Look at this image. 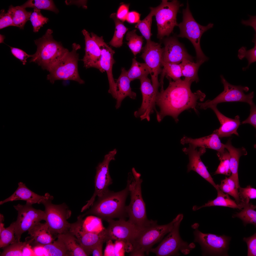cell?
Wrapping results in <instances>:
<instances>
[{"label": "cell", "instance_id": "c3c4849f", "mask_svg": "<svg viewBox=\"0 0 256 256\" xmlns=\"http://www.w3.org/2000/svg\"><path fill=\"white\" fill-rule=\"evenodd\" d=\"M243 240L247 243V246L248 256H256V234L252 236L243 238Z\"/></svg>", "mask_w": 256, "mask_h": 256}, {"label": "cell", "instance_id": "f6af8a7d", "mask_svg": "<svg viewBox=\"0 0 256 256\" xmlns=\"http://www.w3.org/2000/svg\"><path fill=\"white\" fill-rule=\"evenodd\" d=\"M29 20L33 26V31L36 32H38L44 24L47 23L49 19L42 14L40 9H34L30 15Z\"/></svg>", "mask_w": 256, "mask_h": 256}, {"label": "cell", "instance_id": "9f6ffc18", "mask_svg": "<svg viewBox=\"0 0 256 256\" xmlns=\"http://www.w3.org/2000/svg\"><path fill=\"white\" fill-rule=\"evenodd\" d=\"M111 240L107 242V245L105 251V256H115L114 253V244H113Z\"/></svg>", "mask_w": 256, "mask_h": 256}, {"label": "cell", "instance_id": "e575fe53", "mask_svg": "<svg viewBox=\"0 0 256 256\" xmlns=\"http://www.w3.org/2000/svg\"><path fill=\"white\" fill-rule=\"evenodd\" d=\"M110 17L112 18L114 21L115 28L113 36L109 43L113 47H119L123 45L124 36L128 29L124 26L123 22L118 18L116 13L112 14Z\"/></svg>", "mask_w": 256, "mask_h": 256}, {"label": "cell", "instance_id": "f907efd6", "mask_svg": "<svg viewBox=\"0 0 256 256\" xmlns=\"http://www.w3.org/2000/svg\"><path fill=\"white\" fill-rule=\"evenodd\" d=\"M11 26H13V21L11 17L4 10H1L0 14V29Z\"/></svg>", "mask_w": 256, "mask_h": 256}, {"label": "cell", "instance_id": "5b68a950", "mask_svg": "<svg viewBox=\"0 0 256 256\" xmlns=\"http://www.w3.org/2000/svg\"><path fill=\"white\" fill-rule=\"evenodd\" d=\"M72 46V50L67 52L49 71V73L47 76V79L52 84L55 81L60 80H72L80 84L84 83L78 71L79 54L77 51L80 49L81 46L74 43Z\"/></svg>", "mask_w": 256, "mask_h": 256}, {"label": "cell", "instance_id": "e0dca14e", "mask_svg": "<svg viewBox=\"0 0 256 256\" xmlns=\"http://www.w3.org/2000/svg\"><path fill=\"white\" fill-rule=\"evenodd\" d=\"M195 242L199 243L205 252L215 255H227L229 237L203 233L195 229L194 232Z\"/></svg>", "mask_w": 256, "mask_h": 256}, {"label": "cell", "instance_id": "d6986e66", "mask_svg": "<svg viewBox=\"0 0 256 256\" xmlns=\"http://www.w3.org/2000/svg\"><path fill=\"white\" fill-rule=\"evenodd\" d=\"M91 35L97 42L101 50L100 64L101 72L105 71L107 74L109 86L108 92L115 99L116 84L112 73L113 66L115 62L113 57L115 52L104 41L102 36L98 37L93 32Z\"/></svg>", "mask_w": 256, "mask_h": 256}, {"label": "cell", "instance_id": "7dc6e473", "mask_svg": "<svg viewBox=\"0 0 256 256\" xmlns=\"http://www.w3.org/2000/svg\"><path fill=\"white\" fill-rule=\"evenodd\" d=\"M219 158L220 162L214 174H221L230 176L231 173L230 169L229 153L225 150L224 153Z\"/></svg>", "mask_w": 256, "mask_h": 256}, {"label": "cell", "instance_id": "74e56055", "mask_svg": "<svg viewBox=\"0 0 256 256\" xmlns=\"http://www.w3.org/2000/svg\"><path fill=\"white\" fill-rule=\"evenodd\" d=\"M41 247L43 256H69L64 243L58 238L51 243L41 246Z\"/></svg>", "mask_w": 256, "mask_h": 256}, {"label": "cell", "instance_id": "8fae6325", "mask_svg": "<svg viewBox=\"0 0 256 256\" xmlns=\"http://www.w3.org/2000/svg\"><path fill=\"white\" fill-rule=\"evenodd\" d=\"M108 225L106 229L109 240L123 242L126 251L130 253L132 251L133 245L136 238L145 228L139 227L125 219H113L107 221Z\"/></svg>", "mask_w": 256, "mask_h": 256}, {"label": "cell", "instance_id": "52a82bcc", "mask_svg": "<svg viewBox=\"0 0 256 256\" xmlns=\"http://www.w3.org/2000/svg\"><path fill=\"white\" fill-rule=\"evenodd\" d=\"M183 21L178 24L180 33L177 36L188 39L194 47L197 61H202L205 62L208 60V58L205 55L201 47V38L205 32L213 27L214 24L210 23L204 26L198 23L193 17L190 10L188 1H187L186 8L183 10Z\"/></svg>", "mask_w": 256, "mask_h": 256}, {"label": "cell", "instance_id": "11a10c76", "mask_svg": "<svg viewBox=\"0 0 256 256\" xmlns=\"http://www.w3.org/2000/svg\"><path fill=\"white\" fill-rule=\"evenodd\" d=\"M104 242L101 241L99 242L93 247L91 252V254L93 256H103L102 253V246Z\"/></svg>", "mask_w": 256, "mask_h": 256}, {"label": "cell", "instance_id": "7a4b0ae2", "mask_svg": "<svg viewBox=\"0 0 256 256\" xmlns=\"http://www.w3.org/2000/svg\"><path fill=\"white\" fill-rule=\"evenodd\" d=\"M129 192L127 183L125 188L120 191L115 192L108 190L98 197L90 209L80 215L83 218L86 215H93L106 221L116 218L125 219L128 217L125 202Z\"/></svg>", "mask_w": 256, "mask_h": 256}, {"label": "cell", "instance_id": "8992f818", "mask_svg": "<svg viewBox=\"0 0 256 256\" xmlns=\"http://www.w3.org/2000/svg\"><path fill=\"white\" fill-rule=\"evenodd\" d=\"M41 204L45 208L46 223L49 230L53 235H57L69 231L71 223L68 219L70 217L71 212L64 203L56 205L52 203L53 197L46 193Z\"/></svg>", "mask_w": 256, "mask_h": 256}, {"label": "cell", "instance_id": "44dd1931", "mask_svg": "<svg viewBox=\"0 0 256 256\" xmlns=\"http://www.w3.org/2000/svg\"><path fill=\"white\" fill-rule=\"evenodd\" d=\"M164 44L162 61L176 64H179L185 59L192 61V57L176 38H167L165 40Z\"/></svg>", "mask_w": 256, "mask_h": 256}, {"label": "cell", "instance_id": "7402d4cb", "mask_svg": "<svg viewBox=\"0 0 256 256\" xmlns=\"http://www.w3.org/2000/svg\"><path fill=\"white\" fill-rule=\"evenodd\" d=\"M82 32L84 37L85 54L82 59L84 67L86 69L93 68L101 72L100 62L101 51L96 41L87 31L83 29Z\"/></svg>", "mask_w": 256, "mask_h": 256}, {"label": "cell", "instance_id": "bcb514c9", "mask_svg": "<svg viewBox=\"0 0 256 256\" xmlns=\"http://www.w3.org/2000/svg\"><path fill=\"white\" fill-rule=\"evenodd\" d=\"M238 189L240 200L239 206L242 209V205L249 203L250 199H256V189L250 185L245 188L240 187Z\"/></svg>", "mask_w": 256, "mask_h": 256}, {"label": "cell", "instance_id": "5bb4252c", "mask_svg": "<svg viewBox=\"0 0 256 256\" xmlns=\"http://www.w3.org/2000/svg\"><path fill=\"white\" fill-rule=\"evenodd\" d=\"M117 153V150L115 148L109 151L105 155L102 161L99 163L96 167L95 191L90 199L82 208V211L92 205L96 196L101 197L109 190L108 187L112 183L109 172V165L111 161L115 160Z\"/></svg>", "mask_w": 256, "mask_h": 256}, {"label": "cell", "instance_id": "ffe728a7", "mask_svg": "<svg viewBox=\"0 0 256 256\" xmlns=\"http://www.w3.org/2000/svg\"><path fill=\"white\" fill-rule=\"evenodd\" d=\"M187 147L183 148L182 150L188 155L189 162L187 166V172L193 170L208 182L216 189L218 187L208 172L206 167L201 159V156L206 152V148L197 147L189 144Z\"/></svg>", "mask_w": 256, "mask_h": 256}, {"label": "cell", "instance_id": "836d02e7", "mask_svg": "<svg viewBox=\"0 0 256 256\" xmlns=\"http://www.w3.org/2000/svg\"><path fill=\"white\" fill-rule=\"evenodd\" d=\"M162 69L161 81L160 82L161 89L163 88V79L164 76L169 79H172L174 81L181 79L182 76L181 68L179 64L167 63L162 61Z\"/></svg>", "mask_w": 256, "mask_h": 256}, {"label": "cell", "instance_id": "ba28073f", "mask_svg": "<svg viewBox=\"0 0 256 256\" xmlns=\"http://www.w3.org/2000/svg\"><path fill=\"white\" fill-rule=\"evenodd\" d=\"M177 0L170 2L162 0L160 5L154 7L157 27V37L161 39L165 36H168L172 32L174 27L178 26L177 14L179 8L183 6Z\"/></svg>", "mask_w": 256, "mask_h": 256}, {"label": "cell", "instance_id": "603a6c76", "mask_svg": "<svg viewBox=\"0 0 256 256\" xmlns=\"http://www.w3.org/2000/svg\"><path fill=\"white\" fill-rule=\"evenodd\" d=\"M218 135L213 132L208 136L199 138L193 139L184 136L180 140L183 145L191 144L196 147L208 148L216 151L218 157H220L225 152V150L224 144L222 143Z\"/></svg>", "mask_w": 256, "mask_h": 256}, {"label": "cell", "instance_id": "7c38bea8", "mask_svg": "<svg viewBox=\"0 0 256 256\" xmlns=\"http://www.w3.org/2000/svg\"><path fill=\"white\" fill-rule=\"evenodd\" d=\"M220 78L224 87V91L212 100L198 103V106L200 108L205 110L224 102H241L247 103L249 105L254 103V92L247 94H245V92L249 90L248 87L232 85L226 80L223 75L220 76Z\"/></svg>", "mask_w": 256, "mask_h": 256}, {"label": "cell", "instance_id": "db71d44e", "mask_svg": "<svg viewBox=\"0 0 256 256\" xmlns=\"http://www.w3.org/2000/svg\"><path fill=\"white\" fill-rule=\"evenodd\" d=\"M141 15L140 14L135 11L129 12L126 20L130 23H137L140 20Z\"/></svg>", "mask_w": 256, "mask_h": 256}, {"label": "cell", "instance_id": "83f0119b", "mask_svg": "<svg viewBox=\"0 0 256 256\" xmlns=\"http://www.w3.org/2000/svg\"><path fill=\"white\" fill-rule=\"evenodd\" d=\"M224 146L230 155L229 166L231 173L230 176L233 178L237 187L238 188L240 187L238 174L239 159L242 156L247 155V151L243 147L237 148L234 147L230 140H228L225 144H224Z\"/></svg>", "mask_w": 256, "mask_h": 256}, {"label": "cell", "instance_id": "ab89813d", "mask_svg": "<svg viewBox=\"0 0 256 256\" xmlns=\"http://www.w3.org/2000/svg\"><path fill=\"white\" fill-rule=\"evenodd\" d=\"M135 29L128 32L126 34V39L130 49L135 56L142 50L143 39L142 36L138 35Z\"/></svg>", "mask_w": 256, "mask_h": 256}, {"label": "cell", "instance_id": "484cf974", "mask_svg": "<svg viewBox=\"0 0 256 256\" xmlns=\"http://www.w3.org/2000/svg\"><path fill=\"white\" fill-rule=\"evenodd\" d=\"M45 195L41 196L32 191L27 187L25 184L20 182L18 187L13 194L8 198L0 201V205L10 201L21 200L31 205L41 204Z\"/></svg>", "mask_w": 256, "mask_h": 256}, {"label": "cell", "instance_id": "f5cc1de1", "mask_svg": "<svg viewBox=\"0 0 256 256\" xmlns=\"http://www.w3.org/2000/svg\"><path fill=\"white\" fill-rule=\"evenodd\" d=\"M129 4H123L119 8L116 14L118 18L123 22L126 20L127 15L129 12Z\"/></svg>", "mask_w": 256, "mask_h": 256}, {"label": "cell", "instance_id": "f35d334b", "mask_svg": "<svg viewBox=\"0 0 256 256\" xmlns=\"http://www.w3.org/2000/svg\"><path fill=\"white\" fill-rule=\"evenodd\" d=\"M217 185L222 192L233 197L237 204L239 206L240 200L238 189L237 187L233 178L230 176L229 177H226L225 179L222 180L220 184H217Z\"/></svg>", "mask_w": 256, "mask_h": 256}, {"label": "cell", "instance_id": "277c9868", "mask_svg": "<svg viewBox=\"0 0 256 256\" xmlns=\"http://www.w3.org/2000/svg\"><path fill=\"white\" fill-rule=\"evenodd\" d=\"M52 30L48 29L42 37L34 41L37 46L30 62H34L49 71L52 67L69 50L53 38Z\"/></svg>", "mask_w": 256, "mask_h": 256}, {"label": "cell", "instance_id": "d4e9b609", "mask_svg": "<svg viewBox=\"0 0 256 256\" xmlns=\"http://www.w3.org/2000/svg\"><path fill=\"white\" fill-rule=\"evenodd\" d=\"M216 106H212L209 108L214 112L220 124L219 128L213 132L220 137H229L233 134L238 136L237 131L240 124L239 116L237 115L234 119L227 117L219 111Z\"/></svg>", "mask_w": 256, "mask_h": 256}, {"label": "cell", "instance_id": "8d00e7d4", "mask_svg": "<svg viewBox=\"0 0 256 256\" xmlns=\"http://www.w3.org/2000/svg\"><path fill=\"white\" fill-rule=\"evenodd\" d=\"M127 75L130 81L138 79L139 80L147 77L150 74L149 69L146 64L137 61L134 57L132 59V63L130 69L127 72Z\"/></svg>", "mask_w": 256, "mask_h": 256}, {"label": "cell", "instance_id": "d6a6232c", "mask_svg": "<svg viewBox=\"0 0 256 256\" xmlns=\"http://www.w3.org/2000/svg\"><path fill=\"white\" fill-rule=\"evenodd\" d=\"M8 13L11 17L13 21V26L24 29L26 22L29 20L31 12L27 11L25 9L20 6L14 7L12 5L9 7Z\"/></svg>", "mask_w": 256, "mask_h": 256}, {"label": "cell", "instance_id": "3957f363", "mask_svg": "<svg viewBox=\"0 0 256 256\" xmlns=\"http://www.w3.org/2000/svg\"><path fill=\"white\" fill-rule=\"evenodd\" d=\"M132 171L133 176L132 174H128L127 182L131 201L129 205L126 206V211L129 217L128 221L143 228L150 225L153 220H149L147 218L145 204L142 194L141 184L142 180L140 178L141 174L134 168Z\"/></svg>", "mask_w": 256, "mask_h": 256}, {"label": "cell", "instance_id": "4dcf8cb0", "mask_svg": "<svg viewBox=\"0 0 256 256\" xmlns=\"http://www.w3.org/2000/svg\"><path fill=\"white\" fill-rule=\"evenodd\" d=\"M216 190L217 195L215 199L209 201L207 203L201 206H194L193 207V210L196 211L203 207L214 206H224L242 209L237 204L235 201L233 200L230 198L229 195L222 192L218 188Z\"/></svg>", "mask_w": 256, "mask_h": 256}, {"label": "cell", "instance_id": "7bdbcfd3", "mask_svg": "<svg viewBox=\"0 0 256 256\" xmlns=\"http://www.w3.org/2000/svg\"><path fill=\"white\" fill-rule=\"evenodd\" d=\"M16 242L14 222L0 231V247L4 248Z\"/></svg>", "mask_w": 256, "mask_h": 256}, {"label": "cell", "instance_id": "f546056e", "mask_svg": "<svg viewBox=\"0 0 256 256\" xmlns=\"http://www.w3.org/2000/svg\"><path fill=\"white\" fill-rule=\"evenodd\" d=\"M4 248L0 256H32L33 253L32 247L26 240L16 242Z\"/></svg>", "mask_w": 256, "mask_h": 256}, {"label": "cell", "instance_id": "ee69618b", "mask_svg": "<svg viewBox=\"0 0 256 256\" xmlns=\"http://www.w3.org/2000/svg\"><path fill=\"white\" fill-rule=\"evenodd\" d=\"M253 42L255 43L253 48L248 50H247L245 47L243 46L239 49L238 51V57L240 59H242L244 58H247L248 61L247 66L243 68V71L245 70L248 68L252 63L256 61V34L252 40Z\"/></svg>", "mask_w": 256, "mask_h": 256}, {"label": "cell", "instance_id": "681fc988", "mask_svg": "<svg viewBox=\"0 0 256 256\" xmlns=\"http://www.w3.org/2000/svg\"><path fill=\"white\" fill-rule=\"evenodd\" d=\"M11 49L12 54L16 58L22 62L23 65L26 64L27 62V59L29 57H32V55L27 54L23 50L17 48L9 46Z\"/></svg>", "mask_w": 256, "mask_h": 256}, {"label": "cell", "instance_id": "60d3db41", "mask_svg": "<svg viewBox=\"0 0 256 256\" xmlns=\"http://www.w3.org/2000/svg\"><path fill=\"white\" fill-rule=\"evenodd\" d=\"M151 11L148 14L143 20H140L135 25V27L140 31L146 42L151 40L152 34L151 29L153 16H154V7H150Z\"/></svg>", "mask_w": 256, "mask_h": 256}, {"label": "cell", "instance_id": "4316f807", "mask_svg": "<svg viewBox=\"0 0 256 256\" xmlns=\"http://www.w3.org/2000/svg\"><path fill=\"white\" fill-rule=\"evenodd\" d=\"M127 72L124 68H122L121 73L116 82L115 99L116 100L115 106L116 109L120 108L122 101L126 97L128 96L133 99H135L136 97V93L132 90L130 86L131 81L127 75Z\"/></svg>", "mask_w": 256, "mask_h": 256}, {"label": "cell", "instance_id": "2e32d148", "mask_svg": "<svg viewBox=\"0 0 256 256\" xmlns=\"http://www.w3.org/2000/svg\"><path fill=\"white\" fill-rule=\"evenodd\" d=\"M83 218L79 215L77 221L71 223L69 231L77 238L80 246L87 256L91 254L94 247L99 242L109 241L106 229L98 233L89 232L83 226Z\"/></svg>", "mask_w": 256, "mask_h": 256}, {"label": "cell", "instance_id": "816d5d0a", "mask_svg": "<svg viewBox=\"0 0 256 256\" xmlns=\"http://www.w3.org/2000/svg\"><path fill=\"white\" fill-rule=\"evenodd\" d=\"M250 113L248 118L241 122V124L249 123L256 128V106L254 103L250 105Z\"/></svg>", "mask_w": 256, "mask_h": 256}, {"label": "cell", "instance_id": "4fadbf2b", "mask_svg": "<svg viewBox=\"0 0 256 256\" xmlns=\"http://www.w3.org/2000/svg\"><path fill=\"white\" fill-rule=\"evenodd\" d=\"M32 205L26 203L24 205L19 204L14 206L18 213L17 219L14 222L15 235L17 242H20L23 233L28 231L37 223L46 220L44 211L35 209Z\"/></svg>", "mask_w": 256, "mask_h": 256}, {"label": "cell", "instance_id": "f1b7e54d", "mask_svg": "<svg viewBox=\"0 0 256 256\" xmlns=\"http://www.w3.org/2000/svg\"><path fill=\"white\" fill-rule=\"evenodd\" d=\"M57 237L64 243L69 256H87L80 246L76 238L69 231L59 234Z\"/></svg>", "mask_w": 256, "mask_h": 256}, {"label": "cell", "instance_id": "6da1fadb", "mask_svg": "<svg viewBox=\"0 0 256 256\" xmlns=\"http://www.w3.org/2000/svg\"><path fill=\"white\" fill-rule=\"evenodd\" d=\"M169 79L168 87L161 90L156 96V104L160 109L156 112L159 122L165 116H169L177 123L178 116L183 111L192 109L196 112L198 101H203L206 97L205 94L200 90L192 92L191 82L181 79L173 81Z\"/></svg>", "mask_w": 256, "mask_h": 256}, {"label": "cell", "instance_id": "30bf717a", "mask_svg": "<svg viewBox=\"0 0 256 256\" xmlns=\"http://www.w3.org/2000/svg\"><path fill=\"white\" fill-rule=\"evenodd\" d=\"M182 214H178L175 217L176 220L173 228L168 235L156 247L152 248L150 251L157 256H168L177 255L180 251L185 254H188L194 245H188L181 238L179 233V227L183 219Z\"/></svg>", "mask_w": 256, "mask_h": 256}, {"label": "cell", "instance_id": "9c48e42d", "mask_svg": "<svg viewBox=\"0 0 256 256\" xmlns=\"http://www.w3.org/2000/svg\"><path fill=\"white\" fill-rule=\"evenodd\" d=\"M175 220V218L170 223L163 225H158L154 221L139 234L133 243L131 252L138 251L148 255L153 246L172 230Z\"/></svg>", "mask_w": 256, "mask_h": 256}, {"label": "cell", "instance_id": "9a60e30c", "mask_svg": "<svg viewBox=\"0 0 256 256\" xmlns=\"http://www.w3.org/2000/svg\"><path fill=\"white\" fill-rule=\"evenodd\" d=\"M142 50L141 57L148 67L151 76L152 84L155 91L158 93L159 87L160 86L158 78L162 70L161 67L163 48H161L160 43L151 40L146 42Z\"/></svg>", "mask_w": 256, "mask_h": 256}, {"label": "cell", "instance_id": "b9f144b4", "mask_svg": "<svg viewBox=\"0 0 256 256\" xmlns=\"http://www.w3.org/2000/svg\"><path fill=\"white\" fill-rule=\"evenodd\" d=\"M20 6L25 9L27 8H31L34 9L50 10L56 13H57L59 12L58 9L52 0H29Z\"/></svg>", "mask_w": 256, "mask_h": 256}, {"label": "cell", "instance_id": "1f68e13d", "mask_svg": "<svg viewBox=\"0 0 256 256\" xmlns=\"http://www.w3.org/2000/svg\"><path fill=\"white\" fill-rule=\"evenodd\" d=\"M204 62L202 61H197L196 63L188 59H185L180 64L182 76L184 80L192 82L197 83L199 81L198 72L201 65Z\"/></svg>", "mask_w": 256, "mask_h": 256}, {"label": "cell", "instance_id": "ac0fdd59", "mask_svg": "<svg viewBox=\"0 0 256 256\" xmlns=\"http://www.w3.org/2000/svg\"><path fill=\"white\" fill-rule=\"evenodd\" d=\"M140 89L142 97V102L140 107L134 112V115L136 118H139L141 120L146 119L149 121L150 115L155 111L156 112L155 106L157 92L153 87L151 80L146 77L140 80Z\"/></svg>", "mask_w": 256, "mask_h": 256}, {"label": "cell", "instance_id": "cb8c5ba5", "mask_svg": "<svg viewBox=\"0 0 256 256\" xmlns=\"http://www.w3.org/2000/svg\"><path fill=\"white\" fill-rule=\"evenodd\" d=\"M28 231L30 236L26 239L32 247L48 244L55 240L46 223H37Z\"/></svg>", "mask_w": 256, "mask_h": 256}, {"label": "cell", "instance_id": "d590c367", "mask_svg": "<svg viewBox=\"0 0 256 256\" xmlns=\"http://www.w3.org/2000/svg\"><path fill=\"white\" fill-rule=\"evenodd\" d=\"M242 209L240 212L237 213L233 216V217H238L242 221L244 225L251 224L256 225V206L250 202L245 203L242 206Z\"/></svg>", "mask_w": 256, "mask_h": 256}]
</instances>
